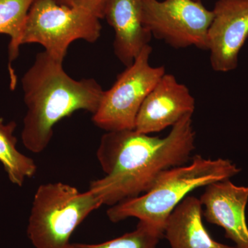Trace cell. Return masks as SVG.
<instances>
[{"label": "cell", "mask_w": 248, "mask_h": 248, "mask_svg": "<svg viewBox=\"0 0 248 248\" xmlns=\"http://www.w3.org/2000/svg\"><path fill=\"white\" fill-rule=\"evenodd\" d=\"M164 231L148 221H140L136 229L117 239L99 244H71L68 248H156Z\"/></svg>", "instance_id": "cell-15"}, {"label": "cell", "mask_w": 248, "mask_h": 248, "mask_svg": "<svg viewBox=\"0 0 248 248\" xmlns=\"http://www.w3.org/2000/svg\"><path fill=\"white\" fill-rule=\"evenodd\" d=\"M142 0H110L107 22L115 31L114 51L125 66H130L151 40L142 18Z\"/></svg>", "instance_id": "cell-11"}, {"label": "cell", "mask_w": 248, "mask_h": 248, "mask_svg": "<svg viewBox=\"0 0 248 248\" xmlns=\"http://www.w3.org/2000/svg\"><path fill=\"white\" fill-rule=\"evenodd\" d=\"M195 98L175 77L165 73L143 101L135 121L140 133H158L194 113Z\"/></svg>", "instance_id": "cell-9"}, {"label": "cell", "mask_w": 248, "mask_h": 248, "mask_svg": "<svg viewBox=\"0 0 248 248\" xmlns=\"http://www.w3.org/2000/svg\"><path fill=\"white\" fill-rule=\"evenodd\" d=\"M192 117L185 116L164 138L135 130L107 132L97 151L106 175L91 182L89 190L110 206L146 193L163 172L190 159L195 148Z\"/></svg>", "instance_id": "cell-1"}, {"label": "cell", "mask_w": 248, "mask_h": 248, "mask_svg": "<svg viewBox=\"0 0 248 248\" xmlns=\"http://www.w3.org/2000/svg\"><path fill=\"white\" fill-rule=\"evenodd\" d=\"M102 205L93 191L81 192L62 182L42 184L34 195L28 236L36 248H68L75 230Z\"/></svg>", "instance_id": "cell-4"}, {"label": "cell", "mask_w": 248, "mask_h": 248, "mask_svg": "<svg viewBox=\"0 0 248 248\" xmlns=\"http://www.w3.org/2000/svg\"><path fill=\"white\" fill-rule=\"evenodd\" d=\"M240 171L231 160L205 159L196 155L190 165L177 166L163 172L146 193L111 206L107 216L113 223L135 217L164 231L170 215L190 192L230 179Z\"/></svg>", "instance_id": "cell-3"}, {"label": "cell", "mask_w": 248, "mask_h": 248, "mask_svg": "<svg viewBox=\"0 0 248 248\" xmlns=\"http://www.w3.org/2000/svg\"><path fill=\"white\" fill-rule=\"evenodd\" d=\"M16 128V122L5 124L0 118V162L10 182L22 187L26 179L35 175L37 166L33 159L18 151L17 140L14 135Z\"/></svg>", "instance_id": "cell-13"}, {"label": "cell", "mask_w": 248, "mask_h": 248, "mask_svg": "<svg viewBox=\"0 0 248 248\" xmlns=\"http://www.w3.org/2000/svg\"><path fill=\"white\" fill-rule=\"evenodd\" d=\"M200 202L205 206L203 215L207 221L223 228L226 237L236 248H248V186L234 185L230 179L213 183L205 186Z\"/></svg>", "instance_id": "cell-10"}, {"label": "cell", "mask_w": 248, "mask_h": 248, "mask_svg": "<svg viewBox=\"0 0 248 248\" xmlns=\"http://www.w3.org/2000/svg\"><path fill=\"white\" fill-rule=\"evenodd\" d=\"M55 1H56V2H58V4H60V2H61V0H55Z\"/></svg>", "instance_id": "cell-17"}, {"label": "cell", "mask_w": 248, "mask_h": 248, "mask_svg": "<svg viewBox=\"0 0 248 248\" xmlns=\"http://www.w3.org/2000/svg\"><path fill=\"white\" fill-rule=\"evenodd\" d=\"M110 0H61L60 4L87 11L99 19L105 17Z\"/></svg>", "instance_id": "cell-16"}, {"label": "cell", "mask_w": 248, "mask_h": 248, "mask_svg": "<svg viewBox=\"0 0 248 248\" xmlns=\"http://www.w3.org/2000/svg\"><path fill=\"white\" fill-rule=\"evenodd\" d=\"M208 32V50L215 71H234L248 38V0H218Z\"/></svg>", "instance_id": "cell-8"}, {"label": "cell", "mask_w": 248, "mask_h": 248, "mask_svg": "<svg viewBox=\"0 0 248 248\" xmlns=\"http://www.w3.org/2000/svg\"><path fill=\"white\" fill-rule=\"evenodd\" d=\"M99 18L87 11L58 4L55 0H35L31 6L21 45L39 44L45 52L63 63L72 42L94 43L100 37Z\"/></svg>", "instance_id": "cell-5"}, {"label": "cell", "mask_w": 248, "mask_h": 248, "mask_svg": "<svg viewBox=\"0 0 248 248\" xmlns=\"http://www.w3.org/2000/svg\"><path fill=\"white\" fill-rule=\"evenodd\" d=\"M171 248H236L217 242L202 221V204L195 197H186L174 209L164 227Z\"/></svg>", "instance_id": "cell-12"}, {"label": "cell", "mask_w": 248, "mask_h": 248, "mask_svg": "<svg viewBox=\"0 0 248 248\" xmlns=\"http://www.w3.org/2000/svg\"><path fill=\"white\" fill-rule=\"evenodd\" d=\"M153 48L146 46L130 66L117 76L104 94L93 122L107 132L134 130L139 110L156 83L162 78L164 66L150 64Z\"/></svg>", "instance_id": "cell-6"}, {"label": "cell", "mask_w": 248, "mask_h": 248, "mask_svg": "<svg viewBox=\"0 0 248 248\" xmlns=\"http://www.w3.org/2000/svg\"><path fill=\"white\" fill-rule=\"evenodd\" d=\"M147 30L174 48L195 46L208 50V32L213 19L201 0H142Z\"/></svg>", "instance_id": "cell-7"}, {"label": "cell", "mask_w": 248, "mask_h": 248, "mask_svg": "<svg viewBox=\"0 0 248 248\" xmlns=\"http://www.w3.org/2000/svg\"><path fill=\"white\" fill-rule=\"evenodd\" d=\"M62 63L42 52L37 54L33 64L22 78L27 112L22 140L24 146L33 153H42L48 147L53 127L62 119L78 110L94 115L104 94L95 79H73Z\"/></svg>", "instance_id": "cell-2"}, {"label": "cell", "mask_w": 248, "mask_h": 248, "mask_svg": "<svg viewBox=\"0 0 248 248\" xmlns=\"http://www.w3.org/2000/svg\"><path fill=\"white\" fill-rule=\"evenodd\" d=\"M35 0H0V34L9 35L10 63L19 55L28 15Z\"/></svg>", "instance_id": "cell-14"}]
</instances>
